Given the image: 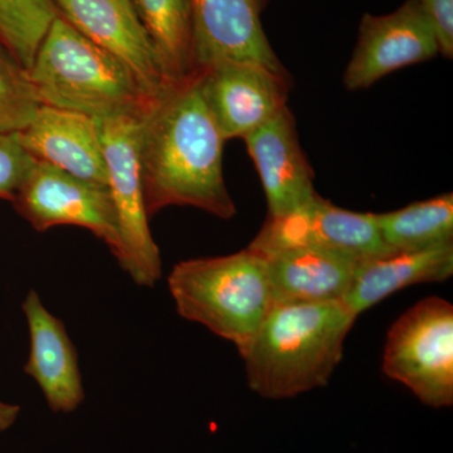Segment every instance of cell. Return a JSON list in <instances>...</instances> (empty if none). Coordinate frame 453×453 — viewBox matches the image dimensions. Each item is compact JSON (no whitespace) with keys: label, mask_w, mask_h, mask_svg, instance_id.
I'll return each instance as SVG.
<instances>
[{"label":"cell","mask_w":453,"mask_h":453,"mask_svg":"<svg viewBox=\"0 0 453 453\" xmlns=\"http://www.w3.org/2000/svg\"><path fill=\"white\" fill-rule=\"evenodd\" d=\"M201 91L199 73L170 85L149 107L139 160L148 216L190 205L222 219L235 214L223 177V144Z\"/></svg>","instance_id":"obj_1"},{"label":"cell","mask_w":453,"mask_h":453,"mask_svg":"<svg viewBox=\"0 0 453 453\" xmlns=\"http://www.w3.org/2000/svg\"><path fill=\"white\" fill-rule=\"evenodd\" d=\"M357 318L342 300L273 305L242 354L250 388L286 399L327 386Z\"/></svg>","instance_id":"obj_2"},{"label":"cell","mask_w":453,"mask_h":453,"mask_svg":"<svg viewBox=\"0 0 453 453\" xmlns=\"http://www.w3.org/2000/svg\"><path fill=\"white\" fill-rule=\"evenodd\" d=\"M28 73L42 105L83 113L95 120L144 113L157 100L127 65L62 16L50 25Z\"/></svg>","instance_id":"obj_3"},{"label":"cell","mask_w":453,"mask_h":453,"mask_svg":"<svg viewBox=\"0 0 453 453\" xmlns=\"http://www.w3.org/2000/svg\"><path fill=\"white\" fill-rule=\"evenodd\" d=\"M168 282L179 315L234 342L241 356L275 305L266 258L249 247L180 262Z\"/></svg>","instance_id":"obj_4"},{"label":"cell","mask_w":453,"mask_h":453,"mask_svg":"<svg viewBox=\"0 0 453 453\" xmlns=\"http://www.w3.org/2000/svg\"><path fill=\"white\" fill-rule=\"evenodd\" d=\"M145 113L96 121L120 235L119 264L134 282L154 286L162 276V258L149 228L140 172V131Z\"/></svg>","instance_id":"obj_5"},{"label":"cell","mask_w":453,"mask_h":453,"mask_svg":"<svg viewBox=\"0 0 453 453\" xmlns=\"http://www.w3.org/2000/svg\"><path fill=\"white\" fill-rule=\"evenodd\" d=\"M387 377L407 387L423 404H453V306L428 297L390 327L384 348Z\"/></svg>","instance_id":"obj_6"},{"label":"cell","mask_w":453,"mask_h":453,"mask_svg":"<svg viewBox=\"0 0 453 453\" xmlns=\"http://www.w3.org/2000/svg\"><path fill=\"white\" fill-rule=\"evenodd\" d=\"M13 203L37 231L56 226H83L105 242L116 259L120 256L118 219L106 186L37 160Z\"/></svg>","instance_id":"obj_7"},{"label":"cell","mask_w":453,"mask_h":453,"mask_svg":"<svg viewBox=\"0 0 453 453\" xmlns=\"http://www.w3.org/2000/svg\"><path fill=\"white\" fill-rule=\"evenodd\" d=\"M330 250L359 259L390 255L381 240L375 213L336 207L316 195L281 219H267L249 249L259 255L300 249Z\"/></svg>","instance_id":"obj_8"},{"label":"cell","mask_w":453,"mask_h":453,"mask_svg":"<svg viewBox=\"0 0 453 453\" xmlns=\"http://www.w3.org/2000/svg\"><path fill=\"white\" fill-rule=\"evenodd\" d=\"M189 3L195 73L225 64H251L290 77L262 26L261 16L270 0Z\"/></svg>","instance_id":"obj_9"},{"label":"cell","mask_w":453,"mask_h":453,"mask_svg":"<svg viewBox=\"0 0 453 453\" xmlns=\"http://www.w3.org/2000/svg\"><path fill=\"white\" fill-rule=\"evenodd\" d=\"M437 55L434 29L413 0H405L386 16L365 13L360 20L356 50L345 70V88L349 91L371 88L387 74Z\"/></svg>","instance_id":"obj_10"},{"label":"cell","mask_w":453,"mask_h":453,"mask_svg":"<svg viewBox=\"0 0 453 453\" xmlns=\"http://www.w3.org/2000/svg\"><path fill=\"white\" fill-rule=\"evenodd\" d=\"M196 73L225 142L246 138L288 106L290 77L262 65L225 64Z\"/></svg>","instance_id":"obj_11"},{"label":"cell","mask_w":453,"mask_h":453,"mask_svg":"<svg viewBox=\"0 0 453 453\" xmlns=\"http://www.w3.org/2000/svg\"><path fill=\"white\" fill-rule=\"evenodd\" d=\"M59 16L127 65L151 97L173 85L129 0H53ZM175 83V82H174Z\"/></svg>","instance_id":"obj_12"},{"label":"cell","mask_w":453,"mask_h":453,"mask_svg":"<svg viewBox=\"0 0 453 453\" xmlns=\"http://www.w3.org/2000/svg\"><path fill=\"white\" fill-rule=\"evenodd\" d=\"M243 140L264 186L267 219L288 216L318 195L314 173L288 106Z\"/></svg>","instance_id":"obj_13"},{"label":"cell","mask_w":453,"mask_h":453,"mask_svg":"<svg viewBox=\"0 0 453 453\" xmlns=\"http://www.w3.org/2000/svg\"><path fill=\"white\" fill-rule=\"evenodd\" d=\"M32 157L89 183L109 181L97 121L83 113L42 105L18 133Z\"/></svg>","instance_id":"obj_14"},{"label":"cell","mask_w":453,"mask_h":453,"mask_svg":"<svg viewBox=\"0 0 453 453\" xmlns=\"http://www.w3.org/2000/svg\"><path fill=\"white\" fill-rule=\"evenodd\" d=\"M22 306L31 338L25 372L40 386L53 412H73L85 399V390L76 348L65 324L50 314L37 291H29Z\"/></svg>","instance_id":"obj_15"},{"label":"cell","mask_w":453,"mask_h":453,"mask_svg":"<svg viewBox=\"0 0 453 453\" xmlns=\"http://www.w3.org/2000/svg\"><path fill=\"white\" fill-rule=\"evenodd\" d=\"M264 257L275 305L344 300L359 264V259L344 253L309 247L282 250Z\"/></svg>","instance_id":"obj_16"},{"label":"cell","mask_w":453,"mask_h":453,"mask_svg":"<svg viewBox=\"0 0 453 453\" xmlns=\"http://www.w3.org/2000/svg\"><path fill=\"white\" fill-rule=\"evenodd\" d=\"M453 275V242L395 252L359 261L344 303L357 316L395 292L418 283L443 282Z\"/></svg>","instance_id":"obj_17"},{"label":"cell","mask_w":453,"mask_h":453,"mask_svg":"<svg viewBox=\"0 0 453 453\" xmlns=\"http://www.w3.org/2000/svg\"><path fill=\"white\" fill-rule=\"evenodd\" d=\"M129 2L153 44L168 81H181L195 73L189 0Z\"/></svg>","instance_id":"obj_18"},{"label":"cell","mask_w":453,"mask_h":453,"mask_svg":"<svg viewBox=\"0 0 453 453\" xmlns=\"http://www.w3.org/2000/svg\"><path fill=\"white\" fill-rule=\"evenodd\" d=\"M375 220L383 243L392 253L453 242V195L446 193L402 210L375 213Z\"/></svg>","instance_id":"obj_19"},{"label":"cell","mask_w":453,"mask_h":453,"mask_svg":"<svg viewBox=\"0 0 453 453\" xmlns=\"http://www.w3.org/2000/svg\"><path fill=\"white\" fill-rule=\"evenodd\" d=\"M58 16L53 0H0V43L29 70L42 40Z\"/></svg>","instance_id":"obj_20"},{"label":"cell","mask_w":453,"mask_h":453,"mask_svg":"<svg viewBox=\"0 0 453 453\" xmlns=\"http://www.w3.org/2000/svg\"><path fill=\"white\" fill-rule=\"evenodd\" d=\"M41 106L28 70L0 43V134L25 130Z\"/></svg>","instance_id":"obj_21"},{"label":"cell","mask_w":453,"mask_h":453,"mask_svg":"<svg viewBox=\"0 0 453 453\" xmlns=\"http://www.w3.org/2000/svg\"><path fill=\"white\" fill-rule=\"evenodd\" d=\"M35 164L18 133L0 134V198L13 202Z\"/></svg>","instance_id":"obj_22"},{"label":"cell","mask_w":453,"mask_h":453,"mask_svg":"<svg viewBox=\"0 0 453 453\" xmlns=\"http://www.w3.org/2000/svg\"><path fill=\"white\" fill-rule=\"evenodd\" d=\"M434 29L438 53L453 57V0H413Z\"/></svg>","instance_id":"obj_23"},{"label":"cell","mask_w":453,"mask_h":453,"mask_svg":"<svg viewBox=\"0 0 453 453\" xmlns=\"http://www.w3.org/2000/svg\"><path fill=\"white\" fill-rule=\"evenodd\" d=\"M19 407L0 401V432L7 431L17 421Z\"/></svg>","instance_id":"obj_24"}]
</instances>
